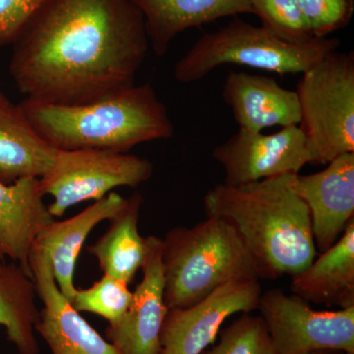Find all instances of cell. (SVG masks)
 <instances>
[{"instance_id":"obj_20","label":"cell","mask_w":354,"mask_h":354,"mask_svg":"<svg viewBox=\"0 0 354 354\" xmlns=\"http://www.w3.org/2000/svg\"><path fill=\"white\" fill-rule=\"evenodd\" d=\"M142 202L143 198L138 192L128 198L127 206L109 220L108 230L87 248L99 262L104 274L127 285L142 270L148 253L147 237L140 234L138 227Z\"/></svg>"},{"instance_id":"obj_1","label":"cell","mask_w":354,"mask_h":354,"mask_svg":"<svg viewBox=\"0 0 354 354\" xmlns=\"http://www.w3.org/2000/svg\"><path fill=\"white\" fill-rule=\"evenodd\" d=\"M12 46L9 73L27 99L78 104L134 85L150 44L131 0H48Z\"/></svg>"},{"instance_id":"obj_13","label":"cell","mask_w":354,"mask_h":354,"mask_svg":"<svg viewBox=\"0 0 354 354\" xmlns=\"http://www.w3.org/2000/svg\"><path fill=\"white\" fill-rule=\"evenodd\" d=\"M147 243L143 278L133 291L131 304L122 320L106 329V339L121 354H160V333L169 311L165 302L162 241L150 235Z\"/></svg>"},{"instance_id":"obj_5","label":"cell","mask_w":354,"mask_h":354,"mask_svg":"<svg viewBox=\"0 0 354 354\" xmlns=\"http://www.w3.org/2000/svg\"><path fill=\"white\" fill-rule=\"evenodd\" d=\"M339 46L337 39L328 38L305 44L288 43L262 26L235 19L198 39L176 62L174 78L184 84L196 82L225 64L241 65L279 75L302 74Z\"/></svg>"},{"instance_id":"obj_22","label":"cell","mask_w":354,"mask_h":354,"mask_svg":"<svg viewBox=\"0 0 354 354\" xmlns=\"http://www.w3.org/2000/svg\"><path fill=\"white\" fill-rule=\"evenodd\" d=\"M127 283L104 274L88 288H77L70 304L78 312H90L115 326L122 320L132 302L133 291Z\"/></svg>"},{"instance_id":"obj_21","label":"cell","mask_w":354,"mask_h":354,"mask_svg":"<svg viewBox=\"0 0 354 354\" xmlns=\"http://www.w3.org/2000/svg\"><path fill=\"white\" fill-rule=\"evenodd\" d=\"M36 286L19 265L0 259V326L18 354H39Z\"/></svg>"},{"instance_id":"obj_11","label":"cell","mask_w":354,"mask_h":354,"mask_svg":"<svg viewBox=\"0 0 354 354\" xmlns=\"http://www.w3.org/2000/svg\"><path fill=\"white\" fill-rule=\"evenodd\" d=\"M30 270L37 295L43 304L36 332L48 344L51 354H121L62 295L50 261L35 246L30 257Z\"/></svg>"},{"instance_id":"obj_4","label":"cell","mask_w":354,"mask_h":354,"mask_svg":"<svg viewBox=\"0 0 354 354\" xmlns=\"http://www.w3.org/2000/svg\"><path fill=\"white\" fill-rule=\"evenodd\" d=\"M162 241L169 310L192 306L232 281L267 279L262 266L225 218L207 216L194 227L171 228Z\"/></svg>"},{"instance_id":"obj_24","label":"cell","mask_w":354,"mask_h":354,"mask_svg":"<svg viewBox=\"0 0 354 354\" xmlns=\"http://www.w3.org/2000/svg\"><path fill=\"white\" fill-rule=\"evenodd\" d=\"M252 13L262 27L290 44H305L314 39L300 9L298 0H249Z\"/></svg>"},{"instance_id":"obj_9","label":"cell","mask_w":354,"mask_h":354,"mask_svg":"<svg viewBox=\"0 0 354 354\" xmlns=\"http://www.w3.org/2000/svg\"><path fill=\"white\" fill-rule=\"evenodd\" d=\"M213 158L225 172V184L243 185L283 174H297L311 165V153L298 125L274 134L239 128L225 143L216 147Z\"/></svg>"},{"instance_id":"obj_12","label":"cell","mask_w":354,"mask_h":354,"mask_svg":"<svg viewBox=\"0 0 354 354\" xmlns=\"http://www.w3.org/2000/svg\"><path fill=\"white\" fill-rule=\"evenodd\" d=\"M288 184L309 209L317 252H325L354 220V153L316 174H290Z\"/></svg>"},{"instance_id":"obj_25","label":"cell","mask_w":354,"mask_h":354,"mask_svg":"<svg viewBox=\"0 0 354 354\" xmlns=\"http://www.w3.org/2000/svg\"><path fill=\"white\" fill-rule=\"evenodd\" d=\"M305 22L314 39L327 38L344 29L354 13V0H298Z\"/></svg>"},{"instance_id":"obj_8","label":"cell","mask_w":354,"mask_h":354,"mask_svg":"<svg viewBox=\"0 0 354 354\" xmlns=\"http://www.w3.org/2000/svg\"><path fill=\"white\" fill-rule=\"evenodd\" d=\"M258 309L279 354L342 351L354 354V306L315 310L279 288L261 293Z\"/></svg>"},{"instance_id":"obj_3","label":"cell","mask_w":354,"mask_h":354,"mask_svg":"<svg viewBox=\"0 0 354 354\" xmlns=\"http://www.w3.org/2000/svg\"><path fill=\"white\" fill-rule=\"evenodd\" d=\"M18 106L57 150L128 153L133 147L174 134L167 106L150 83L134 84L85 104H50L26 97Z\"/></svg>"},{"instance_id":"obj_17","label":"cell","mask_w":354,"mask_h":354,"mask_svg":"<svg viewBox=\"0 0 354 354\" xmlns=\"http://www.w3.org/2000/svg\"><path fill=\"white\" fill-rule=\"evenodd\" d=\"M145 22L149 44L157 57L165 55L180 32L221 18L252 13L249 0H131Z\"/></svg>"},{"instance_id":"obj_16","label":"cell","mask_w":354,"mask_h":354,"mask_svg":"<svg viewBox=\"0 0 354 354\" xmlns=\"http://www.w3.org/2000/svg\"><path fill=\"white\" fill-rule=\"evenodd\" d=\"M127 200L111 192L71 218L51 221L37 237L34 246L46 254L58 288L69 301L77 290L76 262L86 239L99 223L118 215Z\"/></svg>"},{"instance_id":"obj_10","label":"cell","mask_w":354,"mask_h":354,"mask_svg":"<svg viewBox=\"0 0 354 354\" xmlns=\"http://www.w3.org/2000/svg\"><path fill=\"white\" fill-rule=\"evenodd\" d=\"M258 279L232 281L187 308L169 309L160 333V354H201L215 342L228 317L258 309Z\"/></svg>"},{"instance_id":"obj_27","label":"cell","mask_w":354,"mask_h":354,"mask_svg":"<svg viewBox=\"0 0 354 354\" xmlns=\"http://www.w3.org/2000/svg\"><path fill=\"white\" fill-rule=\"evenodd\" d=\"M308 354H353V353H346V351H332V349H327V351H314V353H308Z\"/></svg>"},{"instance_id":"obj_19","label":"cell","mask_w":354,"mask_h":354,"mask_svg":"<svg viewBox=\"0 0 354 354\" xmlns=\"http://www.w3.org/2000/svg\"><path fill=\"white\" fill-rule=\"evenodd\" d=\"M57 151L35 130L18 104L0 106V183L41 178Z\"/></svg>"},{"instance_id":"obj_6","label":"cell","mask_w":354,"mask_h":354,"mask_svg":"<svg viewBox=\"0 0 354 354\" xmlns=\"http://www.w3.org/2000/svg\"><path fill=\"white\" fill-rule=\"evenodd\" d=\"M295 92L311 165L354 153L353 53H328L302 73Z\"/></svg>"},{"instance_id":"obj_2","label":"cell","mask_w":354,"mask_h":354,"mask_svg":"<svg viewBox=\"0 0 354 354\" xmlns=\"http://www.w3.org/2000/svg\"><path fill=\"white\" fill-rule=\"evenodd\" d=\"M290 176L239 186L218 184L204 197L207 216L234 225L268 279L299 274L318 253L309 209L290 189Z\"/></svg>"},{"instance_id":"obj_7","label":"cell","mask_w":354,"mask_h":354,"mask_svg":"<svg viewBox=\"0 0 354 354\" xmlns=\"http://www.w3.org/2000/svg\"><path fill=\"white\" fill-rule=\"evenodd\" d=\"M153 174L150 160L131 153L94 149L57 150L39 184L44 196L53 197L48 205L51 216L60 218L72 206L101 200L115 188L138 187Z\"/></svg>"},{"instance_id":"obj_26","label":"cell","mask_w":354,"mask_h":354,"mask_svg":"<svg viewBox=\"0 0 354 354\" xmlns=\"http://www.w3.org/2000/svg\"><path fill=\"white\" fill-rule=\"evenodd\" d=\"M48 0H0V46H12Z\"/></svg>"},{"instance_id":"obj_28","label":"cell","mask_w":354,"mask_h":354,"mask_svg":"<svg viewBox=\"0 0 354 354\" xmlns=\"http://www.w3.org/2000/svg\"><path fill=\"white\" fill-rule=\"evenodd\" d=\"M12 104L10 101H9L8 97L4 95V93L0 90V106H9V104Z\"/></svg>"},{"instance_id":"obj_18","label":"cell","mask_w":354,"mask_h":354,"mask_svg":"<svg viewBox=\"0 0 354 354\" xmlns=\"http://www.w3.org/2000/svg\"><path fill=\"white\" fill-rule=\"evenodd\" d=\"M290 290L308 304L354 306V220L337 242L291 277Z\"/></svg>"},{"instance_id":"obj_15","label":"cell","mask_w":354,"mask_h":354,"mask_svg":"<svg viewBox=\"0 0 354 354\" xmlns=\"http://www.w3.org/2000/svg\"><path fill=\"white\" fill-rule=\"evenodd\" d=\"M39 178L0 183V259L31 274L30 257L37 237L55 218L44 203Z\"/></svg>"},{"instance_id":"obj_14","label":"cell","mask_w":354,"mask_h":354,"mask_svg":"<svg viewBox=\"0 0 354 354\" xmlns=\"http://www.w3.org/2000/svg\"><path fill=\"white\" fill-rule=\"evenodd\" d=\"M221 95L242 129L262 132L266 128L299 124L297 92L281 87L271 77L230 71Z\"/></svg>"},{"instance_id":"obj_23","label":"cell","mask_w":354,"mask_h":354,"mask_svg":"<svg viewBox=\"0 0 354 354\" xmlns=\"http://www.w3.org/2000/svg\"><path fill=\"white\" fill-rule=\"evenodd\" d=\"M220 334L218 344L201 354H279L260 315L241 313Z\"/></svg>"}]
</instances>
